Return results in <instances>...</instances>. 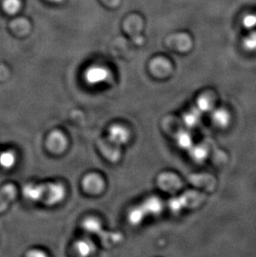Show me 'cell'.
I'll return each mask as SVG.
<instances>
[{
    "label": "cell",
    "mask_w": 256,
    "mask_h": 257,
    "mask_svg": "<svg viewBox=\"0 0 256 257\" xmlns=\"http://www.w3.org/2000/svg\"><path fill=\"white\" fill-rule=\"evenodd\" d=\"M157 183L162 191L172 194L179 192L184 187L181 177L172 172H162L157 178Z\"/></svg>",
    "instance_id": "cell-4"
},
{
    "label": "cell",
    "mask_w": 256,
    "mask_h": 257,
    "mask_svg": "<svg viewBox=\"0 0 256 257\" xmlns=\"http://www.w3.org/2000/svg\"><path fill=\"white\" fill-rule=\"evenodd\" d=\"M210 118L215 127L219 130H225L230 127L233 117L227 107L217 106L210 112Z\"/></svg>",
    "instance_id": "cell-5"
},
{
    "label": "cell",
    "mask_w": 256,
    "mask_h": 257,
    "mask_svg": "<svg viewBox=\"0 0 256 257\" xmlns=\"http://www.w3.org/2000/svg\"><path fill=\"white\" fill-rule=\"evenodd\" d=\"M77 250L82 255H89L92 251V243L87 240H81L77 243Z\"/></svg>",
    "instance_id": "cell-20"
},
{
    "label": "cell",
    "mask_w": 256,
    "mask_h": 257,
    "mask_svg": "<svg viewBox=\"0 0 256 257\" xmlns=\"http://www.w3.org/2000/svg\"><path fill=\"white\" fill-rule=\"evenodd\" d=\"M27 198L34 201H43L47 205H53L62 201L65 195L64 187L61 184L28 185L24 189Z\"/></svg>",
    "instance_id": "cell-1"
},
{
    "label": "cell",
    "mask_w": 256,
    "mask_h": 257,
    "mask_svg": "<svg viewBox=\"0 0 256 257\" xmlns=\"http://www.w3.org/2000/svg\"><path fill=\"white\" fill-rule=\"evenodd\" d=\"M243 25L246 29H253L256 27V15H249L244 17Z\"/></svg>",
    "instance_id": "cell-22"
},
{
    "label": "cell",
    "mask_w": 256,
    "mask_h": 257,
    "mask_svg": "<svg viewBox=\"0 0 256 257\" xmlns=\"http://www.w3.org/2000/svg\"><path fill=\"white\" fill-rule=\"evenodd\" d=\"M208 194L200 190H188L183 192L180 197L172 198L169 202V206L172 211L179 212L183 209L196 211L201 208L206 203Z\"/></svg>",
    "instance_id": "cell-2"
},
{
    "label": "cell",
    "mask_w": 256,
    "mask_h": 257,
    "mask_svg": "<svg viewBox=\"0 0 256 257\" xmlns=\"http://www.w3.org/2000/svg\"><path fill=\"white\" fill-rule=\"evenodd\" d=\"M187 180L194 188L206 194H211L217 189L218 179L211 172L205 171L193 172L189 175Z\"/></svg>",
    "instance_id": "cell-3"
},
{
    "label": "cell",
    "mask_w": 256,
    "mask_h": 257,
    "mask_svg": "<svg viewBox=\"0 0 256 257\" xmlns=\"http://www.w3.org/2000/svg\"><path fill=\"white\" fill-rule=\"evenodd\" d=\"M245 49L250 51L256 49V32H252L248 36L245 37L243 41Z\"/></svg>",
    "instance_id": "cell-21"
},
{
    "label": "cell",
    "mask_w": 256,
    "mask_h": 257,
    "mask_svg": "<svg viewBox=\"0 0 256 257\" xmlns=\"http://www.w3.org/2000/svg\"><path fill=\"white\" fill-rule=\"evenodd\" d=\"M53 2H61V1H63V0H51Z\"/></svg>",
    "instance_id": "cell-24"
},
{
    "label": "cell",
    "mask_w": 256,
    "mask_h": 257,
    "mask_svg": "<svg viewBox=\"0 0 256 257\" xmlns=\"http://www.w3.org/2000/svg\"><path fill=\"white\" fill-rule=\"evenodd\" d=\"M17 194L16 187L12 184L5 185L0 189V212L7 208Z\"/></svg>",
    "instance_id": "cell-10"
},
{
    "label": "cell",
    "mask_w": 256,
    "mask_h": 257,
    "mask_svg": "<svg viewBox=\"0 0 256 257\" xmlns=\"http://www.w3.org/2000/svg\"><path fill=\"white\" fill-rule=\"evenodd\" d=\"M67 146L65 137L60 132L54 131L49 135L47 147L53 153H61L65 149Z\"/></svg>",
    "instance_id": "cell-9"
},
{
    "label": "cell",
    "mask_w": 256,
    "mask_h": 257,
    "mask_svg": "<svg viewBox=\"0 0 256 257\" xmlns=\"http://www.w3.org/2000/svg\"><path fill=\"white\" fill-rule=\"evenodd\" d=\"M217 96L210 91L201 92L196 99V107L201 113H210L214 108L217 107Z\"/></svg>",
    "instance_id": "cell-6"
},
{
    "label": "cell",
    "mask_w": 256,
    "mask_h": 257,
    "mask_svg": "<svg viewBox=\"0 0 256 257\" xmlns=\"http://www.w3.org/2000/svg\"><path fill=\"white\" fill-rule=\"evenodd\" d=\"M143 208L146 211V213L157 214L162 211V201L157 199L156 197H153L148 199L143 205Z\"/></svg>",
    "instance_id": "cell-15"
},
{
    "label": "cell",
    "mask_w": 256,
    "mask_h": 257,
    "mask_svg": "<svg viewBox=\"0 0 256 257\" xmlns=\"http://www.w3.org/2000/svg\"><path fill=\"white\" fill-rule=\"evenodd\" d=\"M29 255H32V256L39 255V256H41V255H45V254L40 252V251H38V250H35V251H32V252L29 253Z\"/></svg>",
    "instance_id": "cell-23"
},
{
    "label": "cell",
    "mask_w": 256,
    "mask_h": 257,
    "mask_svg": "<svg viewBox=\"0 0 256 257\" xmlns=\"http://www.w3.org/2000/svg\"><path fill=\"white\" fill-rule=\"evenodd\" d=\"M3 7L8 14L14 15L16 14L21 8V1L20 0H4Z\"/></svg>",
    "instance_id": "cell-18"
},
{
    "label": "cell",
    "mask_w": 256,
    "mask_h": 257,
    "mask_svg": "<svg viewBox=\"0 0 256 257\" xmlns=\"http://www.w3.org/2000/svg\"><path fill=\"white\" fill-rule=\"evenodd\" d=\"M201 113L196 107L189 110L183 116V122L189 127H195L201 121Z\"/></svg>",
    "instance_id": "cell-14"
},
{
    "label": "cell",
    "mask_w": 256,
    "mask_h": 257,
    "mask_svg": "<svg viewBox=\"0 0 256 257\" xmlns=\"http://www.w3.org/2000/svg\"><path fill=\"white\" fill-rule=\"evenodd\" d=\"M110 140L114 144L125 143L128 139L127 131L122 126H113L110 129Z\"/></svg>",
    "instance_id": "cell-13"
},
{
    "label": "cell",
    "mask_w": 256,
    "mask_h": 257,
    "mask_svg": "<svg viewBox=\"0 0 256 257\" xmlns=\"http://www.w3.org/2000/svg\"><path fill=\"white\" fill-rule=\"evenodd\" d=\"M16 158L13 152H5L0 155V165L3 168H11L15 165Z\"/></svg>",
    "instance_id": "cell-17"
},
{
    "label": "cell",
    "mask_w": 256,
    "mask_h": 257,
    "mask_svg": "<svg viewBox=\"0 0 256 257\" xmlns=\"http://www.w3.org/2000/svg\"><path fill=\"white\" fill-rule=\"evenodd\" d=\"M108 77V72L102 67H92L86 72V80L91 84H97L106 80Z\"/></svg>",
    "instance_id": "cell-11"
},
{
    "label": "cell",
    "mask_w": 256,
    "mask_h": 257,
    "mask_svg": "<svg viewBox=\"0 0 256 257\" xmlns=\"http://www.w3.org/2000/svg\"><path fill=\"white\" fill-rule=\"evenodd\" d=\"M210 164L215 169L221 170L225 168L230 162V155L226 151L221 148H214L211 149L209 159Z\"/></svg>",
    "instance_id": "cell-7"
},
{
    "label": "cell",
    "mask_w": 256,
    "mask_h": 257,
    "mask_svg": "<svg viewBox=\"0 0 256 257\" xmlns=\"http://www.w3.org/2000/svg\"><path fill=\"white\" fill-rule=\"evenodd\" d=\"M188 151L194 162L202 163L209 159L211 149L207 143H202L193 144Z\"/></svg>",
    "instance_id": "cell-8"
},
{
    "label": "cell",
    "mask_w": 256,
    "mask_h": 257,
    "mask_svg": "<svg viewBox=\"0 0 256 257\" xmlns=\"http://www.w3.org/2000/svg\"><path fill=\"white\" fill-rule=\"evenodd\" d=\"M146 211L142 207H138V208L134 209L133 211L131 212L129 215V220L133 225H138L140 223L141 221H143L144 216H145Z\"/></svg>",
    "instance_id": "cell-19"
},
{
    "label": "cell",
    "mask_w": 256,
    "mask_h": 257,
    "mask_svg": "<svg viewBox=\"0 0 256 257\" xmlns=\"http://www.w3.org/2000/svg\"><path fill=\"white\" fill-rule=\"evenodd\" d=\"M83 187L87 192L97 193L103 188V181L97 175L90 174L83 180Z\"/></svg>",
    "instance_id": "cell-12"
},
{
    "label": "cell",
    "mask_w": 256,
    "mask_h": 257,
    "mask_svg": "<svg viewBox=\"0 0 256 257\" xmlns=\"http://www.w3.org/2000/svg\"><path fill=\"white\" fill-rule=\"evenodd\" d=\"M177 141L180 148L189 150L193 146V139L189 133L181 131L177 134Z\"/></svg>",
    "instance_id": "cell-16"
}]
</instances>
